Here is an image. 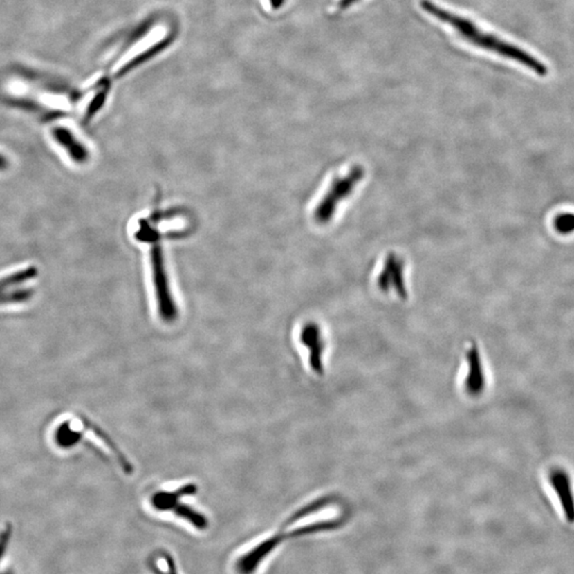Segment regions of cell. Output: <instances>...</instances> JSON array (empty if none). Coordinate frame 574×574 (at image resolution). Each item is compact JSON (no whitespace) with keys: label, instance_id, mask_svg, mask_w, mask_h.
I'll return each instance as SVG.
<instances>
[{"label":"cell","instance_id":"1","mask_svg":"<svg viewBox=\"0 0 574 574\" xmlns=\"http://www.w3.org/2000/svg\"><path fill=\"white\" fill-rule=\"evenodd\" d=\"M420 6L423 11L427 12L434 19H438L441 23L447 24L452 27L459 35L473 46L497 53L501 57L520 63L539 76H547V66L535 57L526 53L524 49L515 46L504 39H501L492 33L482 30L470 19L459 15L454 12L448 11L431 0H421Z\"/></svg>","mask_w":574,"mask_h":574},{"label":"cell","instance_id":"2","mask_svg":"<svg viewBox=\"0 0 574 574\" xmlns=\"http://www.w3.org/2000/svg\"><path fill=\"white\" fill-rule=\"evenodd\" d=\"M150 257H151L152 276H154V290H156L160 317L164 322H172L177 320L178 308L170 292L165 263H164L163 250L159 243H156L152 246Z\"/></svg>","mask_w":574,"mask_h":574},{"label":"cell","instance_id":"3","mask_svg":"<svg viewBox=\"0 0 574 574\" xmlns=\"http://www.w3.org/2000/svg\"><path fill=\"white\" fill-rule=\"evenodd\" d=\"M282 536L274 535L263 540L260 544L241 555L237 562V570L239 574H253L261 564L270 555L282 541Z\"/></svg>","mask_w":574,"mask_h":574},{"label":"cell","instance_id":"4","mask_svg":"<svg viewBox=\"0 0 574 574\" xmlns=\"http://www.w3.org/2000/svg\"><path fill=\"white\" fill-rule=\"evenodd\" d=\"M549 481L563 508L566 519L569 524H574V494L569 474L563 469H554L550 472Z\"/></svg>","mask_w":574,"mask_h":574},{"label":"cell","instance_id":"5","mask_svg":"<svg viewBox=\"0 0 574 574\" xmlns=\"http://www.w3.org/2000/svg\"><path fill=\"white\" fill-rule=\"evenodd\" d=\"M301 342L304 347L308 348V356H310V366L315 372L322 373V353H324V344H322L320 330L317 324H308L302 328L300 335Z\"/></svg>","mask_w":574,"mask_h":574},{"label":"cell","instance_id":"6","mask_svg":"<svg viewBox=\"0 0 574 574\" xmlns=\"http://www.w3.org/2000/svg\"><path fill=\"white\" fill-rule=\"evenodd\" d=\"M197 490V485L185 484L172 492H158L150 499V503L158 512H172L181 502V499L193 496Z\"/></svg>","mask_w":574,"mask_h":574},{"label":"cell","instance_id":"7","mask_svg":"<svg viewBox=\"0 0 574 574\" xmlns=\"http://www.w3.org/2000/svg\"><path fill=\"white\" fill-rule=\"evenodd\" d=\"M172 512L176 516L189 522V524H192L197 530H205L207 526H209V521H207V517L205 515L198 512L197 510L192 508V506L181 503V502L178 506H176L175 508H172Z\"/></svg>","mask_w":574,"mask_h":574},{"label":"cell","instance_id":"8","mask_svg":"<svg viewBox=\"0 0 574 574\" xmlns=\"http://www.w3.org/2000/svg\"><path fill=\"white\" fill-rule=\"evenodd\" d=\"M168 44H169V39H165V41H160V43L154 45V46H152L151 48L148 49V50L145 51V53L134 57L131 62H129L128 64L124 65V66L122 67V71H118V76H122V75H124L126 73H128V71H131L132 68L138 66V65L142 64V63L145 62V61L149 60L150 57H154V55L161 53L164 48H166V47L168 46Z\"/></svg>","mask_w":574,"mask_h":574},{"label":"cell","instance_id":"9","mask_svg":"<svg viewBox=\"0 0 574 574\" xmlns=\"http://www.w3.org/2000/svg\"><path fill=\"white\" fill-rule=\"evenodd\" d=\"M554 228L556 232L562 235H569L574 233V213L559 214L554 219Z\"/></svg>","mask_w":574,"mask_h":574},{"label":"cell","instance_id":"10","mask_svg":"<svg viewBox=\"0 0 574 574\" xmlns=\"http://www.w3.org/2000/svg\"><path fill=\"white\" fill-rule=\"evenodd\" d=\"M358 1H360V0H340L337 3V9L340 11H344V10L349 9Z\"/></svg>","mask_w":574,"mask_h":574},{"label":"cell","instance_id":"11","mask_svg":"<svg viewBox=\"0 0 574 574\" xmlns=\"http://www.w3.org/2000/svg\"><path fill=\"white\" fill-rule=\"evenodd\" d=\"M165 559L166 564H167V574H178L175 562L172 559V556L166 555Z\"/></svg>","mask_w":574,"mask_h":574},{"label":"cell","instance_id":"12","mask_svg":"<svg viewBox=\"0 0 574 574\" xmlns=\"http://www.w3.org/2000/svg\"><path fill=\"white\" fill-rule=\"evenodd\" d=\"M285 0H270L271 7L275 10H278L279 8L284 5Z\"/></svg>","mask_w":574,"mask_h":574}]
</instances>
